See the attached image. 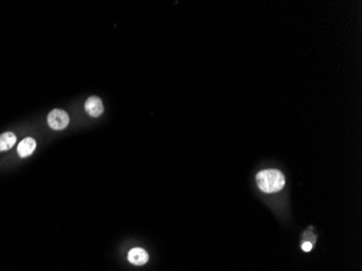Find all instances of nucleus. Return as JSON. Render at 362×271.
Listing matches in <instances>:
<instances>
[{"instance_id": "nucleus-1", "label": "nucleus", "mask_w": 362, "mask_h": 271, "mask_svg": "<svg viewBox=\"0 0 362 271\" xmlns=\"http://www.w3.org/2000/svg\"><path fill=\"white\" fill-rule=\"evenodd\" d=\"M256 182L262 192H265V193H275V192L284 188L285 178L280 170L265 169L257 174Z\"/></svg>"}, {"instance_id": "nucleus-2", "label": "nucleus", "mask_w": 362, "mask_h": 271, "mask_svg": "<svg viewBox=\"0 0 362 271\" xmlns=\"http://www.w3.org/2000/svg\"><path fill=\"white\" fill-rule=\"evenodd\" d=\"M69 123V116L67 113L60 108L52 110L48 115V125L54 130L64 129Z\"/></svg>"}, {"instance_id": "nucleus-3", "label": "nucleus", "mask_w": 362, "mask_h": 271, "mask_svg": "<svg viewBox=\"0 0 362 271\" xmlns=\"http://www.w3.org/2000/svg\"><path fill=\"white\" fill-rule=\"evenodd\" d=\"M85 108L88 114L92 117L100 116L104 111L102 100L98 97L88 98L85 103Z\"/></svg>"}, {"instance_id": "nucleus-4", "label": "nucleus", "mask_w": 362, "mask_h": 271, "mask_svg": "<svg viewBox=\"0 0 362 271\" xmlns=\"http://www.w3.org/2000/svg\"><path fill=\"white\" fill-rule=\"evenodd\" d=\"M128 260H129V263L132 265L142 266L148 263L149 255L143 249L135 248L130 250V252L128 253Z\"/></svg>"}, {"instance_id": "nucleus-5", "label": "nucleus", "mask_w": 362, "mask_h": 271, "mask_svg": "<svg viewBox=\"0 0 362 271\" xmlns=\"http://www.w3.org/2000/svg\"><path fill=\"white\" fill-rule=\"evenodd\" d=\"M36 149V141L33 138H25L18 146V154L21 157L31 155Z\"/></svg>"}, {"instance_id": "nucleus-6", "label": "nucleus", "mask_w": 362, "mask_h": 271, "mask_svg": "<svg viewBox=\"0 0 362 271\" xmlns=\"http://www.w3.org/2000/svg\"><path fill=\"white\" fill-rule=\"evenodd\" d=\"M17 137L12 132H4L0 135V151H8L16 145Z\"/></svg>"}, {"instance_id": "nucleus-7", "label": "nucleus", "mask_w": 362, "mask_h": 271, "mask_svg": "<svg viewBox=\"0 0 362 271\" xmlns=\"http://www.w3.org/2000/svg\"><path fill=\"white\" fill-rule=\"evenodd\" d=\"M301 249H302V250H304V252H310V250H312V244L310 242L302 243Z\"/></svg>"}]
</instances>
